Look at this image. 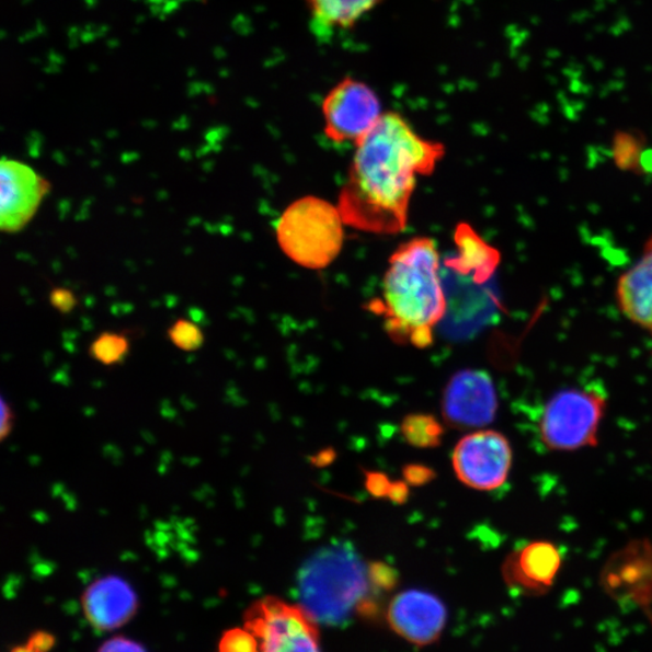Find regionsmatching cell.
<instances>
[{
    "label": "cell",
    "instance_id": "1",
    "mask_svg": "<svg viewBox=\"0 0 652 652\" xmlns=\"http://www.w3.org/2000/svg\"><path fill=\"white\" fill-rule=\"evenodd\" d=\"M444 157L443 144L421 137L401 114L384 113L355 145L339 196L343 221L375 235L404 231L417 178L431 175Z\"/></svg>",
    "mask_w": 652,
    "mask_h": 652
},
{
    "label": "cell",
    "instance_id": "2",
    "mask_svg": "<svg viewBox=\"0 0 652 652\" xmlns=\"http://www.w3.org/2000/svg\"><path fill=\"white\" fill-rule=\"evenodd\" d=\"M369 311L382 317L387 334L398 343L428 348L434 330L448 311L442 259L434 240L414 237L398 247L388 260L381 298Z\"/></svg>",
    "mask_w": 652,
    "mask_h": 652
},
{
    "label": "cell",
    "instance_id": "3",
    "mask_svg": "<svg viewBox=\"0 0 652 652\" xmlns=\"http://www.w3.org/2000/svg\"><path fill=\"white\" fill-rule=\"evenodd\" d=\"M370 590L369 564L346 541L316 551L298 576L300 607L316 624L327 626H340L361 613Z\"/></svg>",
    "mask_w": 652,
    "mask_h": 652
},
{
    "label": "cell",
    "instance_id": "4",
    "mask_svg": "<svg viewBox=\"0 0 652 652\" xmlns=\"http://www.w3.org/2000/svg\"><path fill=\"white\" fill-rule=\"evenodd\" d=\"M338 206L316 196L296 199L277 222V240L284 254L308 270L333 264L345 242Z\"/></svg>",
    "mask_w": 652,
    "mask_h": 652
},
{
    "label": "cell",
    "instance_id": "5",
    "mask_svg": "<svg viewBox=\"0 0 652 652\" xmlns=\"http://www.w3.org/2000/svg\"><path fill=\"white\" fill-rule=\"evenodd\" d=\"M607 399L595 388H568L545 405L539 423L545 446L553 450H575L598 443L599 425Z\"/></svg>",
    "mask_w": 652,
    "mask_h": 652
},
{
    "label": "cell",
    "instance_id": "6",
    "mask_svg": "<svg viewBox=\"0 0 652 652\" xmlns=\"http://www.w3.org/2000/svg\"><path fill=\"white\" fill-rule=\"evenodd\" d=\"M244 627L258 638L260 652H322L310 616L276 597L254 602L244 614Z\"/></svg>",
    "mask_w": 652,
    "mask_h": 652
},
{
    "label": "cell",
    "instance_id": "7",
    "mask_svg": "<svg viewBox=\"0 0 652 652\" xmlns=\"http://www.w3.org/2000/svg\"><path fill=\"white\" fill-rule=\"evenodd\" d=\"M322 113L327 138L339 145L351 141L354 146L384 115L376 91L353 77L343 78L329 91Z\"/></svg>",
    "mask_w": 652,
    "mask_h": 652
},
{
    "label": "cell",
    "instance_id": "8",
    "mask_svg": "<svg viewBox=\"0 0 652 652\" xmlns=\"http://www.w3.org/2000/svg\"><path fill=\"white\" fill-rule=\"evenodd\" d=\"M453 464L461 483L477 491H494L503 485L513 467V449L495 431L471 433L457 444Z\"/></svg>",
    "mask_w": 652,
    "mask_h": 652
},
{
    "label": "cell",
    "instance_id": "9",
    "mask_svg": "<svg viewBox=\"0 0 652 652\" xmlns=\"http://www.w3.org/2000/svg\"><path fill=\"white\" fill-rule=\"evenodd\" d=\"M496 410V391L488 373L467 369L449 379L443 398L448 424L460 430L481 428L494 421Z\"/></svg>",
    "mask_w": 652,
    "mask_h": 652
},
{
    "label": "cell",
    "instance_id": "10",
    "mask_svg": "<svg viewBox=\"0 0 652 652\" xmlns=\"http://www.w3.org/2000/svg\"><path fill=\"white\" fill-rule=\"evenodd\" d=\"M387 618L397 634L424 647L441 638L447 611L444 603L430 592L410 590L391 600Z\"/></svg>",
    "mask_w": 652,
    "mask_h": 652
},
{
    "label": "cell",
    "instance_id": "11",
    "mask_svg": "<svg viewBox=\"0 0 652 652\" xmlns=\"http://www.w3.org/2000/svg\"><path fill=\"white\" fill-rule=\"evenodd\" d=\"M88 622L100 632H111L134 619L138 596L126 580L116 575L94 580L81 596Z\"/></svg>",
    "mask_w": 652,
    "mask_h": 652
},
{
    "label": "cell",
    "instance_id": "12",
    "mask_svg": "<svg viewBox=\"0 0 652 652\" xmlns=\"http://www.w3.org/2000/svg\"><path fill=\"white\" fill-rule=\"evenodd\" d=\"M47 192V183L25 163L2 162V209L0 228L18 232L26 227Z\"/></svg>",
    "mask_w": 652,
    "mask_h": 652
},
{
    "label": "cell",
    "instance_id": "13",
    "mask_svg": "<svg viewBox=\"0 0 652 652\" xmlns=\"http://www.w3.org/2000/svg\"><path fill=\"white\" fill-rule=\"evenodd\" d=\"M562 552L550 541H533L508 557L504 564L506 583L528 595L549 590L562 565Z\"/></svg>",
    "mask_w": 652,
    "mask_h": 652
},
{
    "label": "cell",
    "instance_id": "14",
    "mask_svg": "<svg viewBox=\"0 0 652 652\" xmlns=\"http://www.w3.org/2000/svg\"><path fill=\"white\" fill-rule=\"evenodd\" d=\"M616 296L620 310L631 322L652 331V236L642 258L620 277Z\"/></svg>",
    "mask_w": 652,
    "mask_h": 652
},
{
    "label": "cell",
    "instance_id": "15",
    "mask_svg": "<svg viewBox=\"0 0 652 652\" xmlns=\"http://www.w3.org/2000/svg\"><path fill=\"white\" fill-rule=\"evenodd\" d=\"M384 0H304L318 34L348 31Z\"/></svg>",
    "mask_w": 652,
    "mask_h": 652
},
{
    "label": "cell",
    "instance_id": "16",
    "mask_svg": "<svg viewBox=\"0 0 652 652\" xmlns=\"http://www.w3.org/2000/svg\"><path fill=\"white\" fill-rule=\"evenodd\" d=\"M444 426L432 414H410L401 423V434L409 445L433 448L442 444Z\"/></svg>",
    "mask_w": 652,
    "mask_h": 652
},
{
    "label": "cell",
    "instance_id": "17",
    "mask_svg": "<svg viewBox=\"0 0 652 652\" xmlns=\"http://www.w3.org/2000/svg\"><path fill=\"white\" fill-rule=\"evenodd\" d=\"M129 340L124 334L103 333L94 339L89 348L90 357L103 366L123 364L129 353Z\"/></svg>",
    "mask_w": 652,
    "mask_h": 652
},
{
    "label": "cell",
    "instance_id": "18",
    "mask_svg": "<svg viewBox=\"0 0 652 652\" xmlns=\"http://www.w3.org/2000/svg\"><path fill=\"white\" fill-rule=\"evenodd\" d=\"M645 140L632 134H619L614 138L613 158L615 164L622 171L642 173V162Z\"/></svg>",
    "mask_w": 652,
    "mask_h": 652
},
{
    "label": "cell",
    "instance_id": "19",
    "mask_svg": "<svg viewBox=\"0 0 652 652\" xmlns=\"http://www.w3.org/2000/svg\"><path fill=\"white\" fill-rule=\"evenodd\" d=\"M169 338L176 348L195 352L204 346L203 330L188 319H178L169 330Z\"/></svg>",
    "mask_w": 652,
    "mask_h": 652
},
{
    "label": "cell",
    "instance_id": "20",
    "mask_svg": "<svg viewBox=\"0 0 652 652\" xmlns=\"http://www.w3.org/2000/svg\"><path fill=\"white\" fill-rule=\"evenodd\" d=\"M219 652H260L258 638L248 628H232L224 633Z\"/></svg>",
    "mask_w": 652,
    "mask_h": 652
},
{
    "label": "cell",
    "instance_id": "21",
    "mask_svg": "<svg viewBox=\"0 0 652 652\" xmlns=\"http://www.w3.org/2000/svg\"><path fill=\"white\" fill-rule=\"evenodd\" d=\"M369 577L374 590L389 591L397 585V572L382 562L369 564Z\"/></svg>",
    "mask_w": 652,
    "mask_h": 652
},
{
    "label": "cell",
    "instance_id": "22",
    "mask_svg": "<svg viewBox=\"0 0 652 652\" xmlns=\"http://www.w3.org/2000/svg\"><path fill=\"white\" fill-rule=\"evenodd\" d=\"M56 643V639L50 633L39 631L33 633L26 643L20 644L10 652H52Z\"/></svg>",
    "mask_w": 652,
    "mask_h": 652
},
{
    "label": "cell",
    "instance_id": "23",
    "mask_svg": "<svg viewBox=\"0 0 652 652\" xmlns=\"http://www.w3.org/2000/svg\"><path fill=\"white\" fill-rule=\"evenodd\" d=\"M98 652H147V650L133 639L114 637L106 640Z\"/></svg>",
    "mask_w": 652,
    "mask_h": 652
},
{
    "label": "cell",
    "instance_id": "24",
    "mask_svg": "<svg viewBox=\"0 0 652 652\" xmlns=\"http://www.w3.org/2000/svg\"><path fill=\"white\" fill-rule=\"evenodd\" d=\"M391 481L381 472H367L366 473V489L374 496L384 497L388 496Z\"/></svg>",
    "mask_w": 652,
    "mask_h": 652
},
{
    "label": "cell",
    "instance_id": "25",
    "mask_svg": "<svg viewBox=\"0 0 652 652\" xmlns=\"http://www.w3.org/2000/svg\"><path fill=\"white\" fill-rule=\"evenodd\" d=\"M404 478L408 484L422 485L434 479V471L420 465L408 466L404 469Z\"/></svg>",
    "mask_w": 652,
    "mask_h": 652
},
{
    "label": "cell",
    "instance_id": "26",
    "mask_svg": "<svg viewBox=\"0 0 652 652\" xmlns=\"http://www.w3.org/2000/svg\"><path fill=\"white\" fill-rule=\"evenodd\" d=\"M50 300L56 310L62 313L72 311L77 304L73 293L67 289H55L50 295Z\"/></svg>",
    "mask_w": 652,
    "mask_h": 652
},
{
    "label": "cell",
    "instance_id": "27",
    "mask_svg": "<svg viewBox=\"0 0 652 652\" xmlns=\"http://www.w3.org/2000/svg\"><path fill=\"white\" fill-rule=\"evenodd\" d=\"M15 412L5 399H2V420H0V438L4 442L11 433H13L15 425Z\"/></svg>",
    "mask_w": 652,
    "mask_h": 652
},
{
    "label": "cell",
    "instance_id": "28",
    "mask_svg": "<svg viewBox=\"0 0 652 652\" xmlns=\"http://www.w3.org/2000/svg\"><path fill=\"white\" fill-rule=\"evenodd\" d=\"M409 496V484L407 481L391 482L388 493L389 500L393 503H405Z\"/></svg>",
    "mask_w": 652,
    "mask_h": 652
},
{
    "label": "cell",
    "instance_id": "29",
    "mask_svg": "<svg viewBox=\"0 0 652 652\" xmlns=\"http://www.w3.org/2000/svg\"><path fill=\"white\" fill-rule=\"evenodd\" d=\"M640 165H642V173H652V151H645L643 153L642 157V162H640Z\"/></svg>",
    "mask_w": 652,
    "mask_h": 652
}]
</instances>
